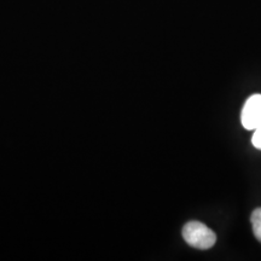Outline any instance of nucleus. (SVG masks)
<instances>
[{
    "label": "nucleus",
    "mask_w": 261,
    "mask_h": 261,
    "mask_svg": "<svg viewBox=\"0 0 261 261\" xmlns=\"http://www.w3.org/2000/svg\"><path fill=\"white\" fill-rule=\"evenodd\" d=\"M182 237L189 246L196 249H210L217 242V234L200 221H189L182 227Z\"/></svg>",
    "instance_id": "1"
},
{
    "label": "nucleus",
    "mask_w": 261,
    "mask_h": 261,
    "mask_svg": "<svg viewBox=\"0 0 261 261\" xmlns=\"http://www.w3.org/2000/svg\"><path fill=\"white\" fill-rule=\"evenodd\" d=\"M241 122L248 130H254L261 123V94H253L244 103Z\"/></svg>",
    "instance_id": "2"
},
{
    "label": "nucleus",
    "mask_w": 261,
    "mask_h": 261,
    "mask_svg": "<svg viewBox=\"0 0 261 261\" xmlns=\"http://www.w3.org/2000/svg\"><path fill=\"white\" fill-rule=\"evenodd\" d=\"M250 223H252L253 232L255 234L256 240L261 242V208L254 210L252 217H250Z\"/></svg>",
    "instance_id": "3"
},
{
    "label": "nucleus",
    "mask_w": 261,
    "mask_h": 261,
    "mask_svg": "<svg viewBox=\"0 0 261 261\" xmlns=\"http://www.w3.org/2000/svg\"><path fill=\"white\" fill-rule=\"evenodd\" d=\"M252 143H253V145L255 146L256 149L261 150V123L256 127L255 129H254V135H253V138H252Z\"/></svg>",
    "instance_id": "4"
}]
</instances>
